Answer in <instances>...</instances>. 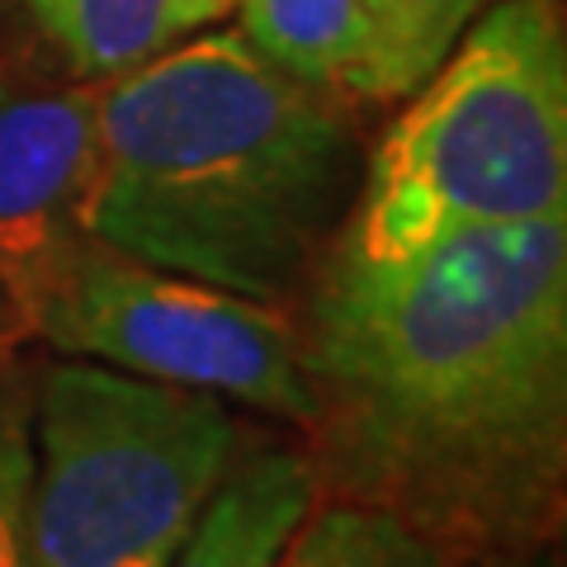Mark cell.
Masks as SVG:
<instances>
[{
    "instance_id": "cell-13",
    "label": "cell",
    "mask_w": 567,
    "mask_h": 567,
    "mask_svg": "<svg viewBox=\"0 0 567 567\" xmlns=\"http://www.w3.org/2000/svg\"><path fill=\"white\" fill-rule=\"evenodd\" d=\"M237 0H181V29L194 33V29H208L218 24L223 14H233Z\"/></svg>"
},
{
    "instance_id": "cell-6",
    "label": "cell",
    "mask_w": 567,
    "mask_h": 567,
    "mask_svg": "<svg viewBox=\"0 0 567 567\" xmlns=\"http://www.w3.org/2000/svg\"><path fill=\"white\" fill-rule=\"evenodd\" d=\"M95 85H48L0 71V293L29 331L66 265L91 241Z\"/></svg>"
},
{
    "instance_id": "cell-7",
    "label": "cell",
    "mask_w": 567,
    "mask_h": 567,
    "mask_svg": "<svg viewBox=\"0 0 567 567\" xmlns=\"http://www.w3.org/2000/svg\"><path fill=\"white\" fill-rule=\"evenodd\" d=\"M317 502V464L303 450L237 458L171 567H279L293 529Z\"/></svg>"
},
{
    "instance_id": "cell-1",
    "label": "cell",
    "mask_w": 567,
    "mask_h": 567,
    "mask_svg": "<svg viewBox=\"0 0 567 567\" xmlns=\"http://www.w3.org/2000/svg\"><path fill=\"white\" fill-rule=\"evenodd\" d=\"M298 336L350 502L450 548H516L548 525L567 458V218L458 233L393 265L327 251Z\"/></svg>"
},
{
    "instance_id": "cell-5",
    "label": "cell",
    "mask_w": 567,
    "mask_h": 567,
    "mask_svg": "<svg viewBox=\"0 0 567 567\" xmlns=\"http://www.w3.org/2000/svg\"><path fill=\"white\" fill-rule=\"evenodd\" d=\"M29 336L66 360L312 425L303 336L279 303L156 270L95 237L66 265Z\"/></svg>"
},
{
    "instance_id": "cell-14",
    "label": "cell",
    "mask_w": 567,
    "mask_h": 567,
    "mask_svg": "<svg viewBox=\"0 0 567 567\" xmlns=\"http://www.w3.org/2000/svg\"><path fill=\"white\" fill-rule=\"evenodd\" d=\"M14 336H20V327H14V312H10V303H6V293H0V369H6V360H10Z\"/></svg>"
},
{
    "instance_id": "cell-3",
    "label": "cell",
    "mask_w": 567,
    "mask_h": 567,
    "mask_svg": "<svg viewBox=\"0 0 567 567\" xmlns=\"http://www.w3.org/2000/svg\"><path fill=\"white\" fill-rule=\"evenodd\" d=\"M539 218H567L563 20L554 0H496L406 95L331 256L393 265L458 233Z\"/></svg>"
},
{
    "instance_id": "cell-11",
    "label": "cell",
    "mask_w": 567,
    "mask_h": 567,
    "mask_svg": "<svg viewBox=\"0 0 567 567\" xmlns=\"http://www.w3.org/2000/svg\"><path fill=\"white\" fill-rule=\"evenodd\" d=\"M241 33L289 76L346 91L360 52V0H237Z\"/></svg>"
},
{
    "instance_id": "cell-8",
    "label": "cell",
    "mask_w": 567,
    "mask_h": 567,
    "mask_svg": "<svg viewBox=\"0 0 567 567\" xmlns=\"http://www.w3.org/2000/svg\"><path fill=\"white\" fill-rule=\"evenodd\" d=\"M496 0H360L350 95L406 100Z\"/></svg>"
},
{
    "instance_id": "cell-9",
    "label": "cell",
    "mask_w": 567,
    "mask_h": 567,
    "mask_svg": "<svg viewBox=\"0 0 567 567\" xmlns=\"http://www.w3.org/2000/svg\"><path fill=\"white\" fill-rule=\"evenodd\" d=\"M81 81H114L181 39V0H24Z\"/></svg>"
},
{
    "instance_id": "cell-4",
    "label": "cell",
    "mask_w": 567,
    "mask_h": 567,
    "mask_svg": "<svg viewBox=\"0 0 567 567\" xmlns=\"http://www.w3.org/2000/svg\"><path fill=\"white\" fill-rule=\"evenodd\" d=\"M237 450L223 398L52 364L33 393L29 567H171Z\"/></svg>"
},
{
    "instance_id": "cell-2",
    "label": "cell",
    "mask_w": 567,
    "mask_h": 567,
    "mask_svg": "<svg viewBox=\"0 0 567 567\" xmlns=\"http://www.w3.org/2000/svg\"><path fill=\"white\" fill-rule=\"evenodd\" d=\"M95 100V241L260 303L317 270L364 171L336 91L213 29L100 81Z\"/></svg>"
},
{
    "instance_id": "cell-12",
    "label": "cell",
    "mask_w": 567,
    "mask_h": 567,
    "mask_svg": "<svg viewBox=\"0 0 567 567\" xmlns=\"http://www.w3.org/2000/svg\"><path fill=\"white\" fill-rule=\"evenodd\" d=\"M33 393L0 369V567H29Z\"/></svg>"
},
{
    "instance_id": "cell-10",
    "label": "cell",
    "mask_w": 567,
    "mask_h": 567,
    "mask_svg": "<svg viewBox=\"0 0 567 567\" xmlns=\"http://www.w3.org/2000/svg\"><path fill=\"white\" fill-rule=\"evenodd\" d=\"M279 567H458L454 548L369 502H312Z\"/></svg>"
}]
</instances>
